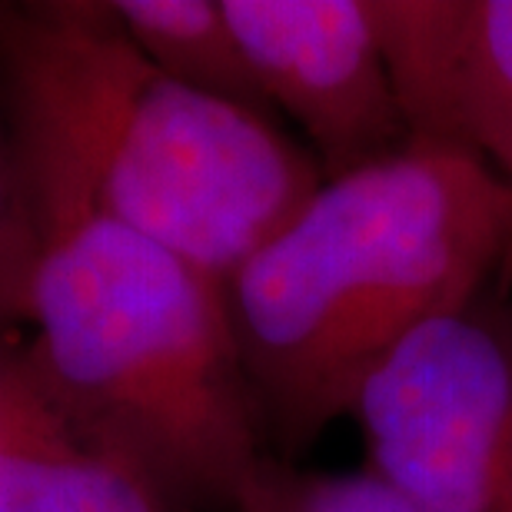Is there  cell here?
Returning <instances> with one entry per match:
<instances>
[{
    "label": "cell",
    "instance_id": "6da1fadb",
    "mask_svg": "<svg viewBox=\"0 0 512 512\" xmlns=\"http://www.w3.org/2000/svg\"><path fill=\"white\" fill-rule=\"evenodd\" d=\"M0 87L37 230L97 213L217 286L323 183L273 117L163 77L110 0L0 4Z\"/></svg>",
    "mask_w": 512,
    "mask_h": 512
},
{
    "label": "cell",
    "instance_id": "7a4b0ae2",
    "mask_svg": "<svg viewBox=\"0 0 512 512\" xmlns=\"http://www.w3.org/2000/svg\"><path fill=\"white\" fill-rule=\"evenodd\" d=\"M512 290V183L476 157L409 143L323 180L227 283L266 453L296 463L399 343Z\"/></svg>",
    "mask_w": 512,
    "mask_h": 512
},
{
    "label": "cell",
    "instance_id": "3957f363",
    "mask_svg": "<svg viewBox=\"0 0 512 512\" xmlns=\"http://www.w3.org/2000/svg\"><path fill=\"white\" fill-rule=\"evenodd\" d=\"M37 237L20 356L37 393L173 512H230L270 453L227 290L97 213Z\"/></svg>",
    "mask_w": 512,
    "mask_h": 512
},
{
    "label": "cell",
    "instance_id": "277c9868",
    "mask_svg": "<svg viewBox=\"0 0 512 512\" xmlns=\"http://www.w3.org/2000/svg\"><path fill=\"white\" fill-rule=\"evenodd\" d=\"M346 416L366 469L423 512H512V290L419 326Z\"/></svg>",
    "mask_w": 512,
    "mask_h": 512
},
{
    "label": "cell",
    "instance_id": "5b68a950",
    "mask_svg": "<svg viewBox=\"0 0 512 512\" xmlns=\"http://www.w3.org/2000/svg\"><path fill=\"white\" fill-rule=\"evenodd\" d=\"M266 104L303 130L323 177L409 147L363 0H223Z\"/></svg>",
    "mask_w": 512,
    "mask_h": 512
},
{
    "label": "cell",
    "instance_id": "8992f818",
    "mask_svg": "<svg viewBox=\"0 0 512 512\" xmlns=\"http://www.w3.org/2000/svg\"><path fill=\"white\" fill-rule=\"evenodd\" d=\"M409 143L512 183V0H363Z\"/></svg>",
    "mask_w": 512,
    "mask_h": 512
},
{
    "label": "cell",
    "instance_id": "52a82bcc",
    "mask_svg": "<svg viewBox=\"0 0 512 512\" xmlns=\"http://www.w3.org/2000/svg\"><path fill=\"white\" fill-rule=\"evenodd\" d=\"M0 512H173L147 479L84 443L0 353Z\"/></svg>",
    "mask_w": 512,
    "mask_h": 512
},
{
    "label": "cell",
    "instance_id": "ba28073f",
    "mask_svg": "<svg viewBox=\"0 0 512 512\" xmlns=\"http://www.w3.org/2000/svg\"><path fill=\"white\" fill-rule=\"evenodd\" d=\"M110 7L163 77L276 120L223 0H110Z\"/></svg>",
    "mask_w": 512,
    "mask_h": 512
},
{
    "label": "cell",
    "instance_id": "9c48e42d",
    "mask_svg": "<svg viewBox=\"0 0 512 512\" xmlns=\"http://www.w3.org/2000/svg\"><path fill=\"white\" fill-rule=\"evenodd\" d=\"M230 512H423L393 486L363 473H306L266 456Z\"/></svg>",
    "mask_w": 512,
    "mask_h": 512
},
{
    "label": "cell",
    "instance_id": "30bf717a",
    "mask_svg": "<svg viewBox=\"0 0 512 512\" xmlns=\"http://www.w3.org/2000/svg\"><path fill=\"white\" fill-rule=\"evenodd\" d=\"M37 253V220L20 177L14 143L0 133V326L27 320Z\"/></svg>",
    "mask_w": 512,
    "mask_h": 512
}]
</instances>
